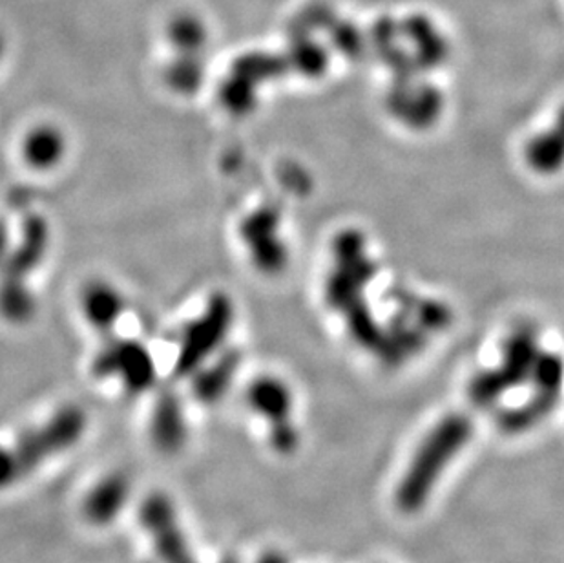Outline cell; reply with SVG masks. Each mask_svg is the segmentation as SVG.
Returning a JSON list of instances; mask_svg holds the SVG:
<instances>
[{
  "mask_svg": "<svg viewBox=\"0 0 564 563\" xmlns=\"http://www.w3.org/2000/svg\"><path fill=\"white\" fill-rule=\"evenodd\" d=\"M472 437V419L462 413H449L427 432L395 490V503L403 514H415L426 507L446 469L470 445Z\"/></svg>",
  "mask_w": 564,
  "mask_h": 563,
  "instance_id": "6da1fadb",
  "label": "cell"
},
{
  "mask_svg": "<svg viewBox=\"0 0 564 563\" xmlns=\"http://www.w3.org/2000/svg\"><path fill=\"white\" fill-rule=\"evenodd\" d=\"M139 522L162 563H200L167 494L150 492L139 507Z\"/></svg>",
  "mask_w": 564,
  "mask_h": 563,
  "instance_id": "8992f818",
  "label": "cell"
},
{
  "mask_svg": "<svg viewBox=\"0 0 564 563\" xmlns=\"http://www.w3.org/2000/svg\"><path fill=\"white\" fill-rule=\"evenodd\" d=\"M278 227L280 216L272 207H259L240 227V236L247 245L254 266L264 273H278L285 264V249Z\"/></svg>",
  "mask_w": 564,
  "mask_h": 563,
  "instance_id": "52a82bcc",
  "label": "cell"
},
{
  "mask_svg": "<svg viewBox=\"0 0 564 563\" xmlns=\"http://www.w3.org/2000/svg\"><path fill=\"white\" fill-rule=\"evenodd\" d=\"M87 430V412L77 405H64L15 442L0 445V492L17 487L48 461L79 445Z\"/></svg>",
  "mask_w": 564,
  "mask_h": 563,
  "instance_id": "7a4b0ae2",
  "label": "cell"
},
{
  "mask_svg": "<svg viewBox=\"0 0 564 563\" xmlns=\"http://www.w3.org/2000/svg\"><path fill=\"white\" fill-rule=\"evenodd\" d=\"M256 563H289V560L283 552L272 549V551L264 552V554L256 560Z\"/></svg>",
  "mask_w": 564,
  "mask_h": 563,
  "instance_id": "d6986e66",
  "label": "cell"
},
{
  "mask_svg": "<svg viewBox=\"0 0 564 563\" xmlns=\"http://www.w3.org/2000/svg\"><path fill=\"white\" fill-rule=\"evenodd\" d=\"M50 247V226L41 215L24 218L17 242H13L7 261L0 268V280L28 282L29 274L41 268Z\"/></svg>",
  "mask_w": 564,
  "mask_h": 563,
  "instance_id": "ba28073f",
  "label": "cell"
},
{
  "mask_svg": "<svg viewBox=\"0 0 564 563\" xmlns=\"http://www.w3.org/2000/svg\"><path fill=\"white\" fill-rule=\"evenodd\" d=\"M234 322V306L229 296L214 293L203 314L184 325L179 341L176 373L181 378L194 373L207 364L214 354H218L221 344L231 331Z\"/></svg>",
  "mask_w": 564,
  "mask_h": 563,
  "instance_id": "3957f363",
  "label": "cell"
},
{
  "mask_svg": "<svg viewBox=\"0 0 564 563\" xmlns=\"http://www.w3.org/2000/svg\"><path fill=\"white\" fill-rule=\"evenodd\" d=\"M167 41L176 53L203 55L208 44L207 24L196 13H176L167 24Z\"/></svg>",
  "mask_w": 564,
  "mask_h": 563,
  "instance_id": "2e32d148",
  "label": "cell"
},
{
  "mask_svg": "<svg viewBox=\"0 0 564 563\" xmlns=\"http://www.w3.org/2000/svg\"><path fill=\"white\" fill-rule=\"evenodd\" d=\"M98 379H119L128 394L149 392L157 379L156 362L149 349L132 338H112L99 349L92 364Z\"/></svg>",
  "mask_w": 564,
  "mask_h": 563,
  "instance_id": "5b68a950",
  "label": "cell"
},
{
  "mask_svg": "<svg viewBox=\"0 0 564 563\" xmlns=\"http://www.w3.org/2000/svg\"><path fill=\"white\" fill-rule=\"evenodd\" d=\"M12 236H10V227H8L7 220L0 218V268L2 264L7 261L10 251H12Z\"/></svg>",
  "mask_w": 564,
  "mask_h": 563,
  "instance_id": "ac0fdd59",
  "label": "cell"
},
{
  "mask_svg": "<svg viewBox=\"0 0 564 563\" xmlns=\"http://www.w3.org/2000/svg\"><path fill=\"white\" fill-rule=\"evenodd\" d=\"M81 311L88 324L99 333H108L116 328L125 311V298L116 285L106 280H90L79 295Z\"/></svg>",
  "mask_w": 564,
  "mask_h": 563,
  "instance_id": "7c38bea8",
  "label": "cell"
},
{
  "mask_svg": "<svg viewBox=\"0 0 564 563\" xmlns=\"http://www.w3.org/2000/svg\"><path fill=\"white\" fill-rule=\"evenodd\" d=\"M132 494V483L125 472H110L101 477L82 501V516L93 527H106L125 511Z\"/></svg>",
  "mask_w": 564,
  "mask_h": 563,
  "instance_id": "9c48e42d",
  "label": "cell"
},
{
  "mask_svg": "<svg viewBox=\"0 0 564 563\" xmlns=\"http://www.w3.org/2000/svg\"><path fill=\"white\" fill-rule=\"evenodd\" d=\"M4 53H7V39L0 34V61L4 59Z\"/></svg>",
  "mask_w": 564,
  "mask_h": 563,
  "instance_id": "ffe728a7",
  "label": "cell"
},
{
  "mask_svg": "<svg viewBox=\"0 0 564 563\" xmlns=\"http://www.w3.org/2000/svg\"><path fill=\"white\" fill-rule=\"evenodd\" d=\"M240 359L236 354L219 355L213 364H203L194 375V395L203 405H216L223 399L236 378Z\"/></svg>",
  "mask_w": 564,
  "mask_h": 563,
  "instance_id": "5bb4252c",
  "label": "cell"
},
{
  "mask_svg": "<svg viewBox=\"0 0 564 563\" xmlns=\"http://www.w3.org/2000/svg\"><path fill=\"white\" fill-rule=\"evenodd\" d=\"M223 563H236V562H234V560H227V562H223Z\"/></svg>",
  "mask_w": 564,
  "mask_h": 563,
  "instance_id": "44dd1931",
  "label": "cell"
},
{
  "mask_svg": "<svg viewBox=\"0 0 564 563\" xmlns=\"http://www.w3.org/2000/svg\"><path fill=\"white\" fill-rule=\"evenodd\" d=\"M247 405L269 424L271 445L278 453H293L298 447V430L294 426V397L287 383L272 375H261L248 384Z\"/></svg>",
  "mask_w": 564,
  "mask_h": 563,
  "instance_id": "277c9868",
  "label": "cell"
},
{
  "mask_svg": "<svg viewBox=\"0 0 564 563\" xmlns=\"http://www.w3.org/2000/svg\"><path fill=\"white\" fill-rule=\"evenodd\" d=\"M68 151V141L61 128L52 123H41L29 128L21 143V156L24 165L37 172H50L57 169Z\"/></svg>",
  "mask_w": 564,
  "mask_h": 563,
  "instance_id": "8fae6325",
  "label": "cell"
},
{
  "mask_svg": "<svg viewBox=\"0 0 564 563\" xmlns=\"http://www.w3.org/2000/svg\"><path fill=\"white\" fill-rule=\"evenodd\" d=\"M187 436L189 428L181 401L174 392H165L159 395L150 418L152 443L159 452L178 453L184 447Z\"/></svg>",
  "mask_w": 564,
  "mask_h": 563,
  "instance_id": "30bf717a",
  "label": "cell"
},
{
  "mask_svg": "<svg viewBox=\"0 0 564 563\" xmlns=\"http://www.w3.org/2000/svg\"><path fill=\"white\" fill-rule=\"evenodd\" d=\"M37 300L28 282L0 280V319L10 324H26L34 319Z\"/></svg>",
  "mask_w": 564,
  "mask_h": 563,
  "instance_id": "e0dca14e",
  "label": "cell"
},
{
  "mask_svg": "<svg viewBox=\"0 0 564 563\" xmlns=\"http://www.w3.org/2000/svg\"><path fill=\"white\" fill-rule=\"evenodd\" d=\"M524 162L539 176L559 175L564 169V106L526 143Z\"/></svg>",
  "mask_w": 564,
  "mask_h": 563,
  "instance_id": "4fadbf2b",
  "label": "cell"
},
{
  "mask_svg": "<svg viewBox=\"0 0 564 563\" xmlns=\"http://www.w3.org/2000/svg\"><path fill=\"white\" fill-rule=\"evenodd\" d=\"M207 77V64L203 55L176 53L165 68V82L178 95L192 98L200 92Z\"/></svg>",
  "mask_w": 564,
  "mask_h": 563,
  "instance_id": "9a60e30c",
  "label": "cell"
}]
</instances>
